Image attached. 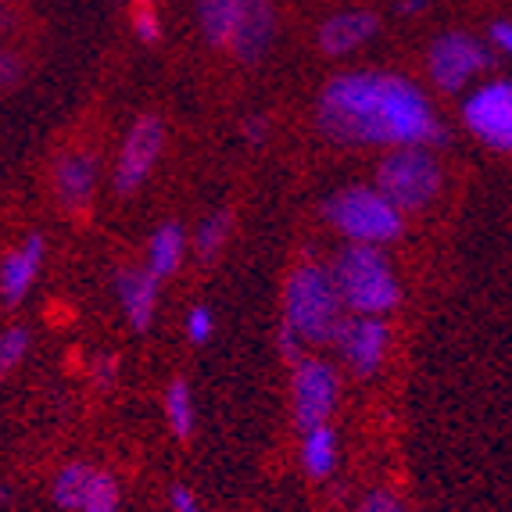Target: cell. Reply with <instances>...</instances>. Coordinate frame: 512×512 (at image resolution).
Instances as JSON below:
<instances>
[{
  "label": "cell",
  "mask_w": 512,
  "mask_h": 512,
  "mask_svg": "<svg viewBox=\"0 0 512 512\" xmlns=\"http://www.w3.org/2000/svg\"><path fill=\"white\" fill-rule=\"evenodd\" d=\"M319 129L337 144L437 147L444 126L412 79L394 72H344L319 97Z\"/></svg>",
  "instance_id": "obj_1"
},
{
  "label": "cell",
  "mask_w": 512,
  "mask_h": 512,
  "mask_svg": "<svg viewBox=\"0 0 512 512\" xmlns=\"http://www.w3.org/2000/svg\"><path fill=\"white\" fill-rule=\"evenodd\" d=\"M348 319L337 280L326 265H298L283 291V323L291 326L305 344H333Z\"/></svg>",
  "instance_id": "obj_2"
},
{
  "label": "cell",
  "mask_w": 512,
  "mask_h": 512,
  "mask_svg": "<svg viewBox=\"0 0 512 512\" xmlns=\"http://www.w3.org/2000/svg\"><path fill=\"white\" fill-rule=\"evenodd\" d=\"M330 273L348 312L355 316H387L402 301L398 273L376 244H348L344 251H337Z\"/></svg>",
  "instance_id": "obj_3"
},
{
  "label": "cell",
  "mask_w": 512,
  "mask_h": 512,
  "mask_svg": "<svg viewBox=\"0 0 512 512\" xmlns=\"http://www.w3.org/2000/svg\"><path fill=\"white\" fill-rule=\"evenodd\" d=\"M326 219L348 244L384 248L402 237L405 212L380 187H348L326 201Z\"/></svg>",
  "instance_id": "obj_4"
},
{
  "label": "cell",
  "mask_w": 512,
  "mask_h": 512,
  "mask_svg": "<svg viewBox=\"0 0 512 512\" xmlns=\"http://www.w3.org/2000/svg\"><path fill=\"white\" fill-rule=\"evenodd\" d=\"M376 187L402 212H423L441 194V165L430 147H391L376 169Z\"/></svg>",
  "instance_id": "obj_5"
},
{
  "label": "cell",
  "mask_w": 512,
  "mask_h": 512,
  "mask_svg": "<svg viewBox=\"0 0 512 512\" xmlns=\"http://www.w3.org/2000/svg\"><path fill=\"white\" fill-rule=\"evenodd\" d=\"M487 65H491V54H487L484 43L470 33L437 36L427 58L430 79H434V86L444 90V94H459L462 86L473 83Z\"/></svg>",
  "instance_id": "obj_6"
},
{
  "label": "cell",
  "mask_w": 512,
  "mask_h": 512,
  "mask_svg": "<svg viewBox=\"0 0 512 512\" xmlns=\"http://www.w3.org/2000/svg\"><path fill=\"white\" fill-rule=\"evenodd\" d=\"M462 122L473 137L495 151H512V83L491 79L477 86L462 104Z\"/></svg>",
  "instance_id": "obj_7"
},
{
  "label": "cell",
  "mask_w": 512,
  "mask_h": 512,
  "mask_svg": "<svg viewBox=\"0 0 512 512\" xmlns=\"http://www.w3.org/2000/svg\"><path fill=\"white\" fill-rule=\"evenodd\" d=\"M341 398L337 369L323 359H298L294 362V419L301 434L312 427L330 423L333 409Z\"/></svg>",
  "instance_id": "obj_8"
},
{
  "label": "cell",
  "mask_w": 512,
  "mask_h": 512,
  "mask_svg": "<svg viewBox=\"0 0 512 512\" xmlns=\"http://www.w3.org/2000/svg\"><path fill=\"white\" fill-rule=\"evenodd\" d=\"M333 348H337V355L348 362V369L355 376H373L387 359L391 330H387V323L380 316H355V312H348Z\"/></svg>",
  "instance_id": "obj_9"
},
{
  "label": "cell",
  "mask_w": 512,
  "mask_h": 512,
  "mask_svg": "<svg viewBox=\"0 0 512 512\" xmlns=\"http://www.w3.org/2000/svg\"><path fill=\"white\" fill-rule=\"evenodd\" d=\"M165 144V126L162 119L144 115L129 126L126 140H122L119 162H115V190L119 194H133L137 187H144V180L151 176L158 154Z\"/></svg>",
  "instance_id": "obj_10"
},
{
  "label": "cell",
  "mask_w": 512,
  "mask_h": 512,
  "mask_svg": "<svg viewBox=\"0 0 512 512\" xmlns=\"http://www.w3.org/2000/svg\"><path fill=\"white\" fill-rule=\"evenodd\" d=\"M276 36V8L273 0H244V11L237 18V29H233V54H237L244 65H255L262 61V54L269 51V43Z\"/></svg>",
  "instance_id": "obj_11"
},
{
  "label": "cell",
  "mask_w": 512,
  "mask_h": 512,
  "mask_svg": "<svg viewBox=\"0 0 512 512\" xmlns=\"http://www.w3.org/2000/svg\"><path fill=\"white\" fill-rule=\"evenodd\" d=\"M43 237L40 233H29L8 258L0 265V294H4V305H18V301L26 298L29 287L36 283L40 276V265H43Z\"/></svg>",
  "instance_id": "obj_12"
},
{
  "label": "cell",
  "mask_w": 512,
  "mask_h": 512,
  "mask_svg": "<svg viewBox=\"0 0 512 512\" xmlns=\"http://www.w3.org/2000/svg\"><path fill=\"white\" fill-rule=\"evenodd\" d=\"M380 22H376L373 11H341L323 22L319 29V47H323L330 58H341V54L359 51L362 43L373 40Z\"/></svg>",
  "instance_id": "obj_13"
},
{
  "label": "cell",
  "mask_w": 512,
  "mask_h": 512,
  "mask_svg": "<svg viewBox=\"0 0 512 512\" xmlns=\"http://www.w3.org/2000/svg\"><path fill=\"white\" fill-rule=\"evenodd\" d=\"M119 301L126 308V319L133 330H147L158 308V283L162 276H154L151 269H122L119 273Z\"/></svg>",
  "instance_id": "obj_14"
},
{
  "label": "cell",
  "mask_w": 512,
  "mask_h": 512,
  "mask_svg": "<svg viewBox=\"0 0 512 512\" xmlns=\"http://www.w3.org/2000/svg\"><path fill=\"white\" fill-rule=\"evenodd\" d=\"M97 187V162L90 154H69L61 158L58 169H54V190H58V201L69 212H83L90 205Z\"/></svg>",
  "instance_id": "obj_15"
},
{
  "label": "cell",
  "mask_w": 512,
  "mask_h": 512,
  "mask_svg": "<svg viewBox=\"0 0 512 512\" xmlns=\"http://www.w3.org/2000/svg\"><path fill=\"white\" fill-rule=\"evenodd\" d=\"M301 466H305L308 477L316 480L330 477L337 470V434H333L330 423L301 434Z\"/></svg>",
  "instance_id": "obj_16"
},
{
  "label": "cell",
  "mask_w": 512,
  "mask_h": 512,
  "mask_svg": "<svg viewBox=\"0 0 512 512\" xmlns=\"http://www.w3.org/2000/svg\"><path fill=\"white\" fill-rule=\"evenodd\" d=\"M180 262H183V230L176 222H165V226L154 230L151 244H147V269L165 280V276H172L180 269Z\"/></svg>",
  "instance_id": "obj_17"
},
{
  "label": "cell",
  "mask_w": 512,
  "mask_h": 512,
  "mask_svg": "<svg viewBox=\"0 0 512 512\" xmlns=\"http://www.w3.org/2000/svg\"><path fill=\"white\" fill-rule=\"evenodd\" d=\"M240 11H244V0H197V18H201L208 43H215V47L230 43Z\"/></svg>",
  "instance_id": "obj_18"
},
{
  "label": "cell",
  "mask_w": 512,
  "mask_h": 512,
  "mask_svg": "<svg viewBox=\"0 0 512 512\" xmlns=\"http://www.w3.org/2000/svg\"><path fill=\"white\" fill-rule=\"evenodd\" d=\"M97 470H90L86 462H69L65 470L54 477V502H58V509L65 512H79L83 509V498L86 491H90V480H94Z\"/></svg>",
  "instance_id": "obj_19"
},
{
  "label": "cell",
  "mask_w": 512,
  "mask_h": 512,
  "mask_svg": "<svg viewBox=\"0 0 512 512\" xmlns=\"http://www.w3.org/2000/svg\"><path fill=\"white\" fill-rule=\"evenodd\" d=\"M165 419L176 437H190L197 423V409H194V394L183 380H172L169 391H165Z\"/></svg>",
  "instance_id": "obj_20"
},
{
  "label": "cell",
  "mask_w": 512,
  "mask_h": 512,
  "mask_svg": "<svg viewBox=\"0 0 512 512\" xmlns=\"http://www.w3.org/2000/svg\"><path fill=\"white\" fill-rule=\"evenodd\" d=\"M230 226H233L230 212H215L197 226L194 248H197V255H201V262H212V258L219 255L222 244H226V237H230Z\"/></svg>",
  "instance_id": "obj_21"
},
{
  "label": "cell",
  "mask_w": 512,
  "mask_h": 512,
  "mask_svg": "<svg viewBox=\"0 0 512 512\" xmlns=\"http://www.w3.org/2000/svg\"><path fill=\"white\" fill-rule=\"evenodd\" d=\"M79 512H119V484H115V477L97 470Z\"/></svg>",
  "instance_id": "obj_22"
},
{
  "label": "cell",
  "mask_w": 512,
  "mask_h": 512,
  "mask_svg": "<svg viewBox=\"0 0 512 512\" xmlns=\"http://www.w3.org/2000/svg\"><path fill=\"white\" fill-rule=\"evenodd\" d=\"M26 351H29V330L26 326H11V330H4V337H0V366L15 369Z\"/></svg>",
  "instance_id": "obj_23"
},
{
  "label": "cell",
  "mask_w": 512,
  "mask_h": 512,
  "mask_svg": "<svg viewBox=\"0 0 512 512\" xmlns=\"http://www.w3.org/2000/svg\"><path fill=\"white\" fill-rule=\"evenodd\" d=\"M133 33H137L140 43H158L162 36V22H158V11L151 8H133Z\"/></svg>",
  "instance_id": "obj_24"
},
{
  "label": "cell",
  "mask_w": 512,
  "mask_h": 512,
  "mask_svg": "<svg viewBox=\"0 0 512 512\" xmlns=\"http://www.w3.org/2000/svg\"><path fill=\"white\" fill-rule=\"evenodd\" d=\"M187 337L194 344H208L212 341V312L208 308H190L187 312Z\"/></svg>",
  "instance_id": "obj_25"
},
{
  "label": "cell",
  "mask_w": 512,
  "mask_h": 512,
  "mask_svg": "<svg viewBox=\"0 0 512 512\" xmlns=\"http://www.w3.org/2000/svg\"><path fill=\"white\" fill-rule=\"evenodd\" d=\"M355 512H402V505H398V498L391 491H373V495L362 498V505Z\"/></svg>",
  "instance_id": "obj_26"
},
{
  "label": "cell",
  "mask_w": 512,
  "mask_h": 512,
  "mask_svg": "<svg viewBox=\"0 0 512 512\" xmlns=\"http://www.w3.org/2000/svg\"><path fill=\"white\" fill-rule=\"evenodd\" d=\"M172 512H205V509H201V502L194 498V491H190V487L176 484V487H172Z\"/></svg>",
  "instance_id": "obj_27"
},
{
  "label": "cell",
  "mask_w": 512,
  "mask_h": 512,
  "mask_svg": "<svg viewBox=\"0 0 512 512\" xmlns=\"http://www.w3.org/2000/svg\"><path fill=\"white\" fill-rule=\"evenodd\" d=\"M491 40H495L498 51L512 58V22H495V26H491Z\"/></svg>",
  "instance_id": "obj_28"
},
{
  "label": "cell",
  "mask_w": 512,
  "mask_h": 512,
  "mask_svg": "<svg viewBox=\"0 0 512 512\" xmlns=\"http://www.w3.org/2000/svg\"><path fill=\"white\" fill-rule=\"evenodd\" d=\"M244 137H248L251 144H262L265 140V119L262 115H248V119H244Z\"/></svg>",
  "instance_id": "obj_29"
},
{
  "label": "cell",
  "mask_w": 512,
  "mask_h": 512,
  "mask_svg": "<svg viewBox=\"0 0 512 512\" xmlns=\"http://www.w3.org/2000/svg\"><path fill=\"white\" fill-rule=\"evenodd\" d=\"M94 376H97V384L101 387H111V380H115V359H97L94 362Z\"/></svg>",
  "instance_id": "obj_30"
},
{
  "label": "cell",
  "mask_w": 512,
  "mask_h": 512,
  "mask_svg": "<svg viewBox=\"0 0 512 512\" xmlns=\"http://www.w3.org/2000/svg\"><path fill=\"white\" fill-rule=\"evenodd\" d=\"M423 11H427V0H402V4H398V15H423Z\"/></svg>",
  "instance_id": "obj_31"
},
{
  "label": "cell",
  "mask_w": 512,
  "mask_h": 512,
  "mask_svg": "<svg viewBox=\"0 0 512 512\" xmlns=\"http://www.w3.org/2000/svg\"><path fill=\"white\" fill-rule=\"evenodd\" d=\"M4 86H15V58L4 54Z\"/></svg>",
  "instance_id": "obj_32"
},
{
  "label": "cell",
  "mask_w": 512,
  "mask_h": 512,
  "mask_svg": "<svg viewBox=\"0 0 512 512\" xmlns=\"http://www.w3.org/2000/svg\"><path fill=\"white\" fill-rule=\"evenodd\" d=\"M133 4H137V8H151L154 0H133Z\"/></svg>",
  "instance_id": "obj_33"
}]
</instances>
